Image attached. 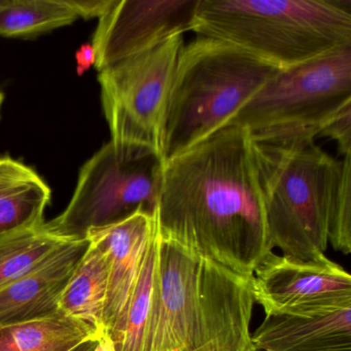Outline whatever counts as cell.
<instances>
[{
    "instance_id": "cell-19",
    "label": "cell",
    "mask_w": 351,
    "mask_h": 351,
    "mask_svg": "<svg viewBox=\"0 0 351 351\" xmlns=\"http://www.w3.org/2000/svg\"><path fill=\"white\" fill-rule=\"evenodd\" d=\"M66 241L44 226L0 238V289L38 268Z\"/></svg>"
},
{
    "instance_id": "cell-12",
    "label": "cell",
    "mask_w": 351,
    "mask_h": 351,
    "mask_svg": "<svg viewBox=\"0 0 351 351\" xmlns=\"http://www.w3.org/2000/svg\"><path fill=\"white\" fill-rule=\"evenodd\" d=\"M256 351H351V304L266 314Z\"/></svg>"
},
{
    "instance_id": "cell-23",
    "label": "cell",
    "mask_w": 351,
    "mask_h": 351,
    "mask_svg": "<svg viewBox=\"0 0 351 351\" xmlns=\"http://www.w3.org/2000/svg\"><path fill=\"white\" fill-rule=\"evenodd\" d=\"M75 60H77V75H82L92 65H95L96 55L93 46L90 44L83 45L75 53Z\"/></svg>"
},
{
    "instance_id": "cell-1",
    "label": "cell",
    "mask_w": 351,
    "mask_h": 351,
    "mask_svg": "<svg viewBox=\"0 0 351 351\" xmlns=\"http://www.w3.org/2000/svg\"><path fill=\"white\" fill-rule=\"evenodd\" d=\"M156 221L164 239L252 276L273 248L247 131L223 127L165 160Z\"/></svg>"
},
{
    "instance_id": "cell-7",
    "label": "cell",
    "mask_w": 351,
    "mask_h": 351,
    "mask_svg": "<svg viewBox=\"0 0 351 351\" xmlns=\"http://www.w3.org/2000/svg\"><path fill=\"white\" fill-rule=\"evenodd\" d=\"M164 162L153 147L112 139L83 166L69 206L45 229L73 241L136 211L156 215Z\"/></svg>"
},
{
    "instance_id": "cell-20",
    "label": "cell",
    "mask_w": 351,
    "mask_h": 351,
    "mask_svg": "<svg viewBox=\"0 0 351 351\" xmlns=\"http://www.w3.org/2000/svg\"><path fill=\"white\" fill-rule=\"evenodd\" d=\"M328 244L343 254L351 252V155L343 158L330 204Z\"/></svg>"
},
{
    "instance_id": "cell-13",
    "label": "cell",
    "mask_w": 351,
    "mask_h": 351,
    "mask_svg": "<svg viewBox=\"0 0 351 351\" xmlns=\"http://www.w3.org/2000/svg\"><path fill=\"white\" fill-rule=\"evenodd\" d=\"M90 240L63 243L38 268L0 289V326L60 313L59 302Z\"/></svg>"
},
{
    "instance_id": "cell-14",
    "label": "cell",
    "mask_w": 351,
    "mask_h": 351,
    "mask_svg": "<svg viewBox=\"0 0 351 351\" xmlns=\"http://www.w3.org/2000/svg\"><path fill=\"white\" fill-rule=\"evenodd\" d=\"M50 200V188L34 170L0 158V238L43 227Z\"/></svg>"
},
{
    "instance_id": "cell-4",
    "label": "cell",
    "mask_w": 351,
    "mask_h": 351,
    "mask_svg": "<svg viewBox=\"0 0 351 351\" xmlns=\"http://www.w3.org/2000/svg\"><path fill=\"white\" fill-rule=\"evenodd\" d=\"M252 149L272 248L303 261L324 256L342 161L315 139L252 141Z\"/></svg>"
},
{
    "instance_id": "cell-10",
    "label": "cell",
    "mask_w": 351,
    "mask_h": 351,
    "mask_svg": "<svg viewBox=\"0 0 351 351\" xmlns=\"http://www.w3.org/2000/svg\"><path fill=\"white\" fill-rule=\"evenodd\" d=\"M254 302L275 314L351 304V276L326 258L303 261L270 252L252 275Z\"/></svg>"
},
{
    "instance_id": "cell-25",
    "label": "cell",
    "mask_w": 351,
    "mask_h": 351,
    "mask_svg": "<svg viewBox=\"0 0 351 351\" xmlns=\"http://www.w3.org/2000/svg\"><path fill=\"white\" fill-rule=\"evenodd\" d=\"M98 341L99 339H90V340L85 341L77 345L75 348L71 349V351H94V349L97 346Z\"/></svg>"
},
{
    "instance_id": "cell-9",
    "label": "cell",
    "mask_w": 351,
    "mask_h": 351,
    "mask_svg": "<svg viewBox=\"0 0 351 351\" xmlns=\"http://www.w3.org/2000/svg\"><path fill=\"white\" fill-rule=\"evenodd\" d=\"M200 0H110L93 46L98 71L192 32Z\"/></svg>"
},
{
    "instance_id": "cell-24",
    "label": "cell",
    "mask_w": 351,
    "mask_h": 351,
    "mask_svg": "<svg viewBox=\"0 0 351 351\" xmlns=\"http://www.w3.org/2000/svg\"><path fill=\"white\" fill-rule=\"evenodd\" d=\"M94 351H116V349L112 340L108 337L104 336L98 341L97 346Z\"/></svg>"
},
{
    "instance_id": "cell-2",
    "label": "cell",
    "mask_w": 351,
    "mask_h": 351,
    "mask_svg": "<svg viewBox=\"0 0 351 351\" xmlns=\"http://www.w3.org/2000/svg\"><path fill=\"white\" fill-rule=\"evenodd\" d=\"M157 279L154 351H256L250 332L252 276L159 234Z\"/></svg>"
},
{
    "instance_id": "cell-21",
    "label": "cell",
    "mask_w": 351,
    "mask_h": 351,
    "mask_svg": "<svg viewBox=\"0 0 351 351\" xmlns=\"http://www.w3.org/2000/svg\"><path fill=\"white\" fill-rule=\"evenodd\" d=\"M318 137L336 141L340 155H351V104H347L322 126Z\"/></svg>"
},
{
    "instance_id": "cell-8",
    "label": "cell",
    "mask_w": 351,
    "mask_h": 351,
    "mask_svg": "<svg viewBox=\"0 0 351 351\" xmlns=\"http://www.w3.org/2000/svg\"><path fill=\"white\" fill-rule=\"evenodd\" d=\"M184 36L168 38L98 75L112 139L162 153L168 96L184 47Z\"/></svg>"
},
{
    "instance_id": "cell-11",
    "label": "cell",
    "mask_w": 351,
    "mask_h": 351,
    "mask_svg": "<svg viewBox=\"0 0 351 351\" xmlns=\"http://www.w3.org/2000/svg\"><path fill=\"white\" fill-rule=\"evenodd\" d=\"M156 230V215L139 210L114 225L88 232V239L106 252L108 261L102 337H110L122 320Z\"/></svg>"
},
{
    "instance_id": "cell-6",
    "label": "cell",
    "mask_w": 351,
    "mask_h": 351,
    "mask_svg": "<svg viewBox=\"0 0 351 351\" xmlns=\"http://www.w3.org/2000/svg\"><path fill=\"white\" fill-rule=\"evenodd\" d=\"M350 104L351 46L281 69L226 126L245 129L254 141L315 139L322 126Z\"/></svg>"
},
{
    "instance_id": "cell-3",
    "label": "cell",
    "mask_w": 351,
    "mask_h": 351,
    "mask_svg": "<svg viewBox=\"0 0 351 351\" xmlns=\"http://www.w3.org/2000/svg\"><path fill=\"white\" fill-rule=\"evenodd\" d=\"M192 32L291 69L351 46V0H200Z\"/></svg>"
},
{
    "instance_id": "cell-5",
    "label": "cell",
    "mask_w": 351,
    "mask_h": 351,
    "mask_svg": "<svg viewBox=\"0 0 351 351\" xmlns=\"http://www.w3.org/2000/svg\"><path fill=\"white\" fill-rule=\"evenodd\" d=\"M280 71L217 38L197 36L184 45L166 106L164 160L223 128Z\"/></svg>"
},
{
    "instance_id": "cell-22",
    "label": "cell",
    "mask_w": 351,
    "mask_h": 351,
    "mask_svg": "<svg viewBox=\"0 0 351 351\" xmlns=\"http://www.w3.org/2000/svg\"><path fill=\"white\" fill-rule=\"evenodd\" d=\"M80 18L99 19L110 5V0H71Z\"/></svg>"
},
{
    "instance_id": "cell-16",
    "label": "cell",
    "mask_w": 351,
    "mask_h": 351,
    "mask_svg": "<svg viewBox=\"0 0 351 351\" xmlns=\"http://www.w3.org/2000/svg\"><path fill=\"white\" fill-rule=\"evenodd\" d=\"M106 252L90 241L59 302V312L80 320L102 337V317L108 291Z\"/></svg>"
},
{
    "instance_id": "cell-17",
    "label": "cell",
    "mask_w": 351,
    "mask_h": 351,
    "mask_svg": "<svg viewBox=\"0 0 351 351\" xmlns=\"http://www.w3.org/2000/svg\"><path fill=\"white\" fill-rule=\"evenodd\" d=\"M100 338L84 322L58 313L0 326V351H71L85 341Z\"/></svg>"
},
{
    "instance_id": "cell-15",
    "label": "cell",
    "mask_w": 351,
    "mask_h": 351,
    "mask_svg": "<svg viewBox=\"0 0 351 351\" xmlns=\"http://www.w3.org/2000/svg\"><path fill=\"white\" fill-rule=\"evenodd\" d=\"M159 232L152 236L132 295L120 324L108 338L116 351H154L158 324Z\"/></svg>"
},
{
    "instance_id": "cell-18",
    "label": "cell",
    "mask_w": 351,
    "mask_h": 351,
    "mask_svg": "<svg viewBox=\"0 0 351 351\" xmlns=\"http://www.w3.org/2000/svg\"><path fill=\"white\" fill-rule=\"evenodd\" d=\"M79 18L71 0H0V36L34 38Z\"/></svg>"
},
{
    "instance_id": "cell-26",
    "label": "cell",
    "mask_w": 351,
    "mask_h": 351,
    "mask_svg": "<svg viewBox=\"0 0 351 351\" xmlns=\"http://www.w3.org/2000/svg\"><path fill=\"white\" fill-rule=\"evenodd\" d=\"M3 101H5V94L0 91V112H1V108H3Z\"/></svg>"
}]
</instances>
